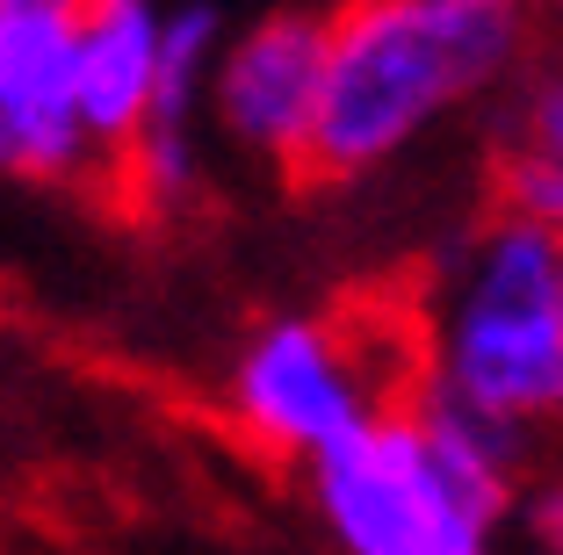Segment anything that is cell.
<instances>
[{
    "label": "cell",
    "instance_id": "obj_1",
    "mask_svg": "<svg viewBox=\"0 0 563 555\" xmlns=\"http://www.w3.org/2000/svg\"><path fill=\"white\" fill-rule=\"evenodd\" d=\"M534 58V22L492 0H340L325 8V80L303 180L347 188L484 109Z\"/></svg>",
    "mask_w": 563,
    "mask_h": 555
},
{
    "label": "cell",
    "instance_id": "obj_2",
    "mask_svg": "<svg viewBox=\"0 0 563 555\" xmlns=\"http://www.w3.org/2000/svg\"><path fill=\"white\" fill-rule=\"evenodd\" d=\"M412 332V397L528 447L563 425V296L556 238L484 210L441 245Z\"/></svg>",
    "mask_w": 563,
    "mask_h": 555
},
{
    "label": "cell",
    "instance_id": "obj_3",
    "mask_svg": "<svg viewBox=\"0 0 563 555\" xmlns=\"http://www.w3.org/2000/svg\"><path fill=\"white\" fill-rule=\"evenodd\" d=\"M528 447L405 397L303 469L340 555H498Z\"/></svg>",
    "mask_w": 563,
    "mask_h": 555
},
{
    "label": "cell",
    "instance_id": "obj_4",
    "mask_svg": "<svg viewBox=\"0 0 563 555\" xmlns=\"http://www.w3.org/2000/svg\"><path fill=\"white\" fill-rule=\"evenodd\" d=\"M412 397V332L405 318H325V311H275L239 340L224 368V411L239 441L267 462H325L368 419Z\"/></svg>",
    "mask_w": 563,
    "mask_h": 555
},
{
    "label": "cell",
    "instance_id": "obj_5",
    "mask_svg": "<svg viewBox=\"0 0 563 555\" xmlns=\"http://www.w3.org/2000/svg\"><path fill=\"white\" fill-rule=\"evenodd\" d=\"M318 80H325V15L282 8L224 36L202 95V123L246 166L282 180H303L318 123Z\"/></svg>",
    "mask_w": 563,
    "mask_h": 555
},
{
    "label": "cell",
    "instance_id": "obj_6",
    "mask_svg": "<svg viewBox=\"0 0 563 555\" xmlns=\"http://www.w3.org/2000/svg\"><path fill=\"white\" fill-rule=\"evenodd\" d=\"M73 22L80 0H36L0 30V174L101 180V159L73 109Z\"/></svg>",
    "mask_w": 563,
    "mask_h": 555
},
{
    "label": "cell",
    "instance_id": "obj_7",
    "mask_svg": "<svg viewBox=\"0 0 563 555\" xmlns=\"http://www.w3.org/2000/svg\"><path fill=\"white\" fill-rule=\"evenodd\" d=\"M224 51V22L202 0L166 8V58H159V95H152L137 137L123 145V159L109 166L117 202H131L137 217H174L202 196V95H210V66Z\"/></svg>",
    "mask_w": 563,
    "mask_h": 555
},
{
    "label": "cell",
    "instance_id": "obj_8",
    "mask_svg": "<svg viewBox=\"0 0 563 555\" xmlns=\"http://www.w3.org/2000/svg\"><path fill=\"white\" fill-rule=\"evenodd\" d=\"M166 58V8L159 0H80L73 22V109L101 159V180L137 137Z\"/></svg>",
    "mask_w": 563,
    "mask_h": 555
},
{
    "label": "cell",
    "instance_id": "obj_9",
    "mask_svg": "<svg viewBox=\"0 0 563 555\" xmlns=\"http://www.w3.org/2000/svg\"><path fill=\"white\" fill-rule=\"evenodd\" d=\"M492 152L514 159H563V51H534L520 80L498 95Z\"/></svg>",
    "mask_w": 563,
    "mask_h": 555
},
{
    "label": "cell",
    "instance_id": "obj_10",
    "mask_svg": "<svg viewBox=\"0 0 563 555\" xmlns=\"http://www.w3.org/2000/svg\"><path fill=\"white\" fill-rule=\"evenodd\" d=\"M528 526H534V541H542V555H563V476H549L528 498Z\"/></svg>",
    "mask_w": 563,
    "mask_h": 555
},
{
    "label": "cell",
    "instance_id": "obj_11",
    "mask_svg": "<svg viewBox=\"0 0 563 555\" xmlns=\"http://www.w3.org/2000/svg\"><path fill=\"white\" fill-rule=\"evenodd\" d=\"M22 8H36V0H0V30H8V22H15Z\"/></svg>",
    "mask_w": 563,
    "mask_h": 555
},
{
    "label": "cell",
    "instance_id": "obj_12",
    "mask_svg": "<svg viewBox=\"0 0 563 555\" xmlns=\"http://www.w3.org/2000/svg\"><path fill=\"white\" fill-rule=\"evenodd\" d=\"M492 8H514V15H528V8H534V0H492Z\"/></svg>",
    "mask_w": 563,
    "mask_h": 555
},
{
    "label": "cell",
    "instance_id": "obj_13",
    "mask_svg": "<svg viewBox=\"0 0 563 555\" xmlns=\"http://www.w3.org/2000/svg\"><path fill=\"white\" fill-rule=\"evenodd\" d=\"M556 296H563V238H556Z\"/></svg>",
    "mask_w": 563,
    "mask_h": 555
},
{
    "label": "cell",
    "instance_id": "obj_14",
    "mask_svg": "<svg viewBox=\"0 0 563 555\" xmlns=\"http://www.w3.org/2000/svg\"><path fill=\"white\" fill-rule=\"evenodd\" d=\"M556 22H563V0H556Z\"/></svg>",
    "mask_w": 563,
    "mask_h": 555
}]
</instances>
